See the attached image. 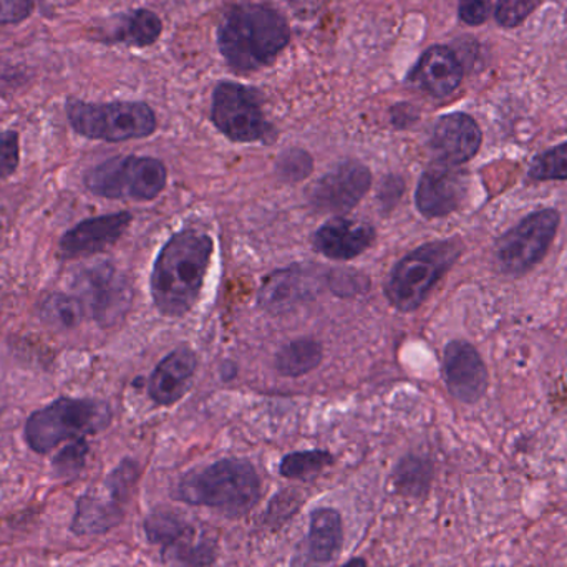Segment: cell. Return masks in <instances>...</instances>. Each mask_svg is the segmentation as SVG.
<instances>
[{"instance_id":"ffe728a7","label":"cell","mask_w":567,"mask_h":567,"mask_svg":"<svg viewBox=\"0 0 567 567\" xmlns=\"http://www.w3.org/2000/svg\"><path fill=\"white\" fill-rule=\"evenodd\" d=\"M122 499L109 492V499L103 496L86 495L80 496L76 502L75 515H73L72 529L76 536L102 535L118 525L122 519Z\"/></svg>"},{"instance_id":"4316f807","label":"cell","mask_w":567,"mask_h":567,"mask_svg":"<svg viewBox=\"0 0 567 567\" xmlns=\"http://www.w3.org/2000/svg\"><path fill=\"white\" fill-rule=\"evenodd\" d=\"M528 176L535 182H566L567 142L535 156L529 165Z\"/></svg>"},{"instance_id":"1f68e13d","label":"cell","mask_w":567,"mask_h":567,"mask_svg":"<svg viewBox=\"0 0 567 567\" xmlns=\"http://www.w3.org/2000/svg\"><path fill=\"white\" fill-rule=\"evenodd\" d=\"M20 140L13 130L0 133V179H7L19 168Z\"/></svg>"},{"instance_id":"277c9868","label":"cell","mask_w":567,"mask_h":567,"mask_svg":"<svg viewBox=\"0 0 567 567\" xmlns=\"http://www.w3.org/2000/svg\"><path fill=\"white\" fill-rule=\"evenodd\" d=\"M112 419V409L102 400L60 396L27 419L23 439L32 452L47 455L62 443L103 432Z\"/></svg>"},{"instance_id":"484cf974","label":"cell","mask_w":567,"mask_h":567,"mask_svg":"<svg viewBox=\"0 0 567 567\" xmlns=\"http://www.w3.org/2000/svg\"><path fill=\"white\" fill-rule=\"evenodd\" d=\"M332 455L322 450L290 453V455L284 456L279 473L284 478L309 480L319 475L326 466L332 465Z\"/></svg>"},{"instance_id":"d6a6232c","label":"cell","mask_w":567,"mask_h":567,"mask_svg":"<svg viewBox=\"0 0 567 567\" xmlns=\"http://www.w3.org/2000/svg\"><path fill=\"white\" fill-rule=\"evenodd\" d=\"M492 13V0H460L458 16L466 25H482Z\"/></svg>"},{"instance_id":"ba28073f","label":"cell","mask_w":567,"mask_h":567,"mask_svg":"<svg viewBox=\"0 0 567 567\" xmlns=\"http://www.w3.org/2000/svg\"><path fill=\"white\" fill-rule=\"evenodd\" d=\"M561 213L555 208H543L509 228L496 241V269L503 276L522 278L542 265L558 236Z\"/></svg>"},{"instance_id":"f1b7e54d","label":"cell","mask_w":567,"mask_h":567,"mask_svg":"<svg viewBox=\"0 0 567 567\" xmlns=\"http://www.w3.org/2000/svg\"><path fill=\"white\" fill-rule=\"evenodd\" d=\"M89 453L90 445L86 439L73 440L53 456V475L56 478H75L85 468Z\"/></svg>"},{"instance_id":"ac0fdd59","label":"cell","mask_w":567,"mask_h":567,"mask_svg":"<svg viewBox=\"0 0 567 567\" xmlns=\"http://www.w3.org/2000/svg\"><path fill=\"white\" fill-rule=\"evenodd\" d=\"M198 359L192 349L173 350L150 377L148 393L158 405H173L188 392Z\"/></svg>"},{"instance_id":"52a82bcc","label":"cell","mask_w":567,"mask_h":567,"mask_svg":"<svg viewBox=\"0 0 567 567\" xmlns=\"http://www.w3.org/2000/svg\"><path fill=\"white\" fill-rule=\"evenodd\" d=\"M165 165L150 156H116L93 166L83 185L100 198L152 202L166 186Z\"/></svg>"},{"instance_id":"4dcf8cb0","label":"cell","mask_w":567,"mask_h":567,"mask_svg":"<svg viewBox=\"0 0 567 567\" xmlns=\"http://www.w3.org/2000/svg\"><path fill=\"white\" fill-rule=\"evenodd\" d=\"M278 172L287 182H299L312 172V158L302 150H289L278 159Z\"/></svg>"},{"instance_id":"2e32d148","label":"cell","mask_w":567,"mask_h":567,"mask_svg":"<svg viewBox=\"0 0 567 567\" xmlns=\"http://www.w3.org/2000/svg\"><path fill=\"white\" fill-rule=\"evenodd\" d=\"M343 525L339 513L319 508L310 515L309 532L300 543L290 567H323L342 551Z\"/></svg>"},{"instance_id":"83f0119b","label":"cell","mask_w":567,"mask_h":567,"mask_svg":"<svg viewBox=\"0 0 567 567\" xmlns=\"http://www.w3.org/2000/svg\"><path fill=\"white\" fill-rule=\"evenodd\" d=\"M432 466L420 458H409L396 470L395 485L405 496H420L429 489Z\"/></svg>"},{"instance_id":"f546056e","label":"cell","mask_w":567,"mask_h":567,"mask_svg":"<svg viewBox=\"0 0 567 567\" xmlns=\"http://www.w3.org/2000/svg\"><path fill=\"white\" fill-rule=\"evenodd\" d=\"M543 0H498L495 9L496 22L506 29L522 25L539 6Z\"/></svg>"},{"instance_id":"9a60e30c","label":"cell","mask_w":567,"mask_h":567,"mask_svg":"<svg viewBox=\"0 0 567 567\" xmlns=\"http://www.w3.org/2000/svg\"><path fill=\"white\" fill-rule=\"evenodd\" d=\"M126 212L83 219L60 238L59 252L63 259H82L112 248L132 225Z\"/></svg>"},{"instance_id":"8fae6325","label":"cell","mask_w":567,"mask_h":567,"mask_svg":"<svg viewBox=\"0 0 567 567\" xmlns=\"http://www.w3.org/2000/svg\"><path fill=\"white\" fill-rule=\"evenodd\" d=\"M372 185V173L362 163L347 162L327 173L310 189V206L320 213L343 215L355 208Z\"/></svg>"},{"instance_id":"e575fe53","label":"cell","mask_w":567,"mask_h":567,"mask_svg":"<svg viewBox=\"0 0 567 567\" xmlns=\"http://www.w3.org/2000/svg\"><path fill=\"white\" fill-rule=\"evenodd\" d=\"M403 189H405V185H403L402 179L395 178V176H392V178L386 179L385 186L382 188V202L385 203V205H395L392 199L393 193H395L396 196H402Z\"/></svg>"},{"instance_id":"d6986e66","label":"cell","mask_w":567,"mask_h":567,"mask_svg":"<svg viewBox=\"0 0 567 567\" xmlns=\"http://www.w3.org/2000/svg\"><path fill=\"white\" fill-rule=\"evenodd\" d=\"M412 80L435 99L452 95L463 80V65L452 49L435 45L423 53L412 72Z\"/></svg>"},{"instance_id":"9c48e42d","label":"cell","mask_w":567,"mask_h":567,"mask_svg":"<svg viewBox=\"0 0 567 567\" xmlns=\"http://www.w3.org/2000/svg\"><path fill=\"white\" fill-rule=\"evenodd\" d=\"M213 122L233 142H269L272 126L262 113L256 90L235 82H221L213 93Z\"/></svg>"},{"instance_id":"8992f818","label":"cell","mask_w":567,"mask_h":567,"mask_svg":"<svg viewBox=\"0 0 567 567\" xmlns=\"http://www.w3.org/2000/svg\"><path fill=\"white\" fill-rule=\"evenodd\" d=\"M66 118L79 135L89 140L118 143L146 138L155 133V112L145 103L66 102Z\"/></svg>"},{"instance_id":"d4e9b609","label":"cell","mask_w":567,"mask_h":567,"mask_svg":"<svg viewBox=\"0 0 567 567\" xmlns=\"http://www.w3.org/2000/svg\"><path fill=\"white\" fill-rule=\"evenodd\" d=\"M145 532L150 542L168 549L178 548V543L182 545V543L188 542V536L193 535L192 528L169 513L150 515L145 522Z\"/></svg>"},{"instance_id":"603a6c76","label":"cell","mask_w":567,"mask_h":567,"mask_svg":"<svg viewBox=\"0 0 567 567\" xmlns=\"http://www.w3.org/2000/svg\"><path fill=\"white\" fill-rule=\"evenodd\" d=\"M322 347L312 339L292 340L276 357V369L284 377H302L322 362Z\"/></svg>"},{"instance_id":"30bf717a","label":"cell","mask_w":567,"mask_h":567,"mask_svg":"<svg viewBox=\"0 0 567 567\" xmlns=\"http://www.w3.org/2000/svg\"><path fill=\"white\" fill-rule=\"evenodd\" d=\"M86 316L99 326L113 327L125 319L132 307L133 290L128 278L110 262L83 269L72 284Z\"/></svg>"},{"instance_id":"d590c367","label":"cell","mask_w":567,"mask_h":567,"mask_svg":"<svg viewBox=\"0 0 567 567\" xmlns=\"http://www.w3.org/2000/svg\"><path fill=\"white\" fill-rule=\"evenodd\" d=\"M340 567H367L365 559L362 558H355L352 559V561L346 563V565Z\"/></svg>"},{"instance_id":"7a4b0ae2","label":"cell","mask_w":567,"mask_h":567,"mask_svg":"<svg viewBox=\"0 0 567 567\" xmlns=\"http://www.w3.org/2000/svg\"><path fill=\"white\" fill-rule=\"evenodd\" d=\"M289 40L286 19L265 3L233 7L218 29L219 50L238 72H251L275 62Z\"/></svg>"},{"instance_id":"4fadbf2b","label":"cell","mask_w":567,"mask_h":567,"mask_svg":"<svg viewBox=\"0 0 567 567\" xmlns=\"http://www.w3.org/2000/svg\"><path fill=\"white\" fill-rule=\"evenodd\" d=\"M468 179L456 166L436 163L420 178L415 192L416 209L429 219L446 218L463 205Z\"/></svg>"},{"instance_id":"3957f363","label":"cell","mask_w":567,"mask_h":567,"mask_svg":"<svg viewBox=\"0 0 567 567\" xmlns=\"http://www.w3.org/2000/svg\"><path fill=\"white\" fill-rule=\"evenodd\" d=\"M261 496V482L255 466L245 460H221L198 472L188 473L175 492L179 502L208 506L225 515L251 512Z\"/></svg>"},{"instance_id":"7402d4cb","label":"cell","mask_w":567,"mask_h":567,"mask_svg":"<svg viewBox=\"0 0 567 567\" xmlns=\"http://www.w3.org/2000/svg\"><path fill=\"white\" fill-rule=\"evenodd\" d=\"M39 317L43 323L56 330H72L82 323L86 312L82 300L69 293L53 292L39 303Z\"/></svg>"},{"instance_id":"e0dca14e","label":"cell","mask_w":567,"mask_h":567,"mask_svg":"<svg viewBox=\"0 0 567 567\" xmlns=\"http://www.w3.org/2000/svg\"><path fill=\"white\" fill-rule=\"evenodd\" d=\"M375 241L372 226L347 218H333L313 235V248L336 261H349L365 252Z\"/></svg>"},{"instance_id":"6da1fadb","label":"cell","mask_w":567,"mask_h":567,"mask_svg":"<svg viewBox=\"0 0 567 567\" xmlns=\"http://www.w3.org/2000/svg\"><path fill=\"white\" fill-rule=\"evenodd\" d=\"M213 249V239L195 229L173 236L163 246L150 279L153 302L163 316H185L193 309L202 293Z\"/></svg>"},{"instance_id":"5bb4252c","label":"cell","mask_w":567,"mask_h":567,"mask_svg":"<svg viewBox=\"0 0 567 567\" xmlns=\"http://www.w3.org/2000/svg\"><path fill=\"white\" fill-rule=\"evenodd\" d=\"M483 133L473 116L456 112L442 116L433 126L430 148L436 163L460 166L472 162L482 148Z\"/></svg>"},{"instance_id":"cb8c5ba5","label":"cell","mask_w":567,"mask_h":567,"mask_svg":"<svg viewBox=\"0 0 567 567\" xmlns=\"http://www.w3.org/2000/svg\"><path fill=\"white\" fill-rule=\"evenodd\" d=\"M162 30L163 23L159 17L152 10L142 9L133 12L132 16H126L116 27L112 39L128 45L146 47L156 42Z\"/></svg>"},{"instance_id":"836d02e7","label":"cell","mask_w":567,"mask_h":567,"mask_svg":"<svg viewBox=\"0 0 567 567\" xmlns=\"http://www.w3.org/2000/svg\"><path fill=\"white\" fill-rule=\"evenodd\" d=\"M32 12V0H0V23L22 22Z\"/></svg>"},{"instance_id":"44dd1931","label":"cell","mask_w":567,"mask_h":567,"mask_svg":"<svg viewBox=\"0 0 567 567\" xmlns=\"http://www.w3.org/2000/svg\"><path fill=\"white\" fill-rule=\"evenodd\" d=\"M312 279L300 269H284L276 272L262 286L259 303L266 309H284L309 296Z\"/></svg>"},{"instance_id":"5b68a950","label":"cell","mask_w":567,"mask_h":567,"mask_svg":"<svg viewBox=\"0 0 567 567\" xmlns=\"http://www.w3.org/2000/svg\"><path fill=\"white\" fill-rule=\"evenodd\" d=\"M462 251V243L443 239L426 243L400 259L385 286L390 303L402 312L419 309L436 284L456 265Z\"/></svg>"},{"instance_id":"7c38bea8","label":"cell","mask_w":567,"mask_h":567,"mask_svg":"<svg viewBox=\"0 0 567 567\" xmlns=\"http://www.w3.org/2000/svg\"><path fill=\"white\" fill-rule=\"evenodd\" d=\"M443 379L453 399L473 405L488 390V367L475 346L466 340H452L443 350Z\"/></svg>"}]
</instances>
